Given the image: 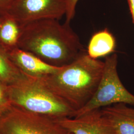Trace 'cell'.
Listing matches in <instances>:
<instances>
[{"instance_id": "1", "label": "cell", "mask_w": 134, "mask_h": 134, "mask_svg": "<svg viewBox=\"0 0 134 134\" xmlns=\"http://www.w3.org/2000/svg\"><path fill=\"white\" fill-rule=\"evenodd\" d=\"M18 47L32 53L44 62L63 67L86 51L69 23L43 19L22 26Z\"/></svg>"}, {"instance_id": "2", "label": "cell", "mask_w": 134, "mask_h": 134, "mask_svg": "<svg viewBox=\"0 0 134 134\" xmlns=\"http://www.w3.org/2000/svg\"><path fill=\"white\" fill-rule=\"evenodd\" d=\"M104 62L85 53L57 72L42 77L55 93L76 111L89 102L98 86Z\"/></svg>"}, {"instance_id": "3", "label": "cell", "mask_w": 134, "mask_h": 134, "mask_svg": "<svg viewBox=\"0 0 134 134\" xmlns=\"http://www.w3.org/2000/svg\"><path fill=\"white\" fill-rule=\"evenodd\" d=\"M9 99L13 106L55 119L73 117L75 110L47 86L42 77L24 74L7 86Z\"/></svg>"}, {"instance_id": "4", "label": "cell", "mask_w": 134, "mask_h": 134, "mask_svg": "<svg viewBox=\"0 0 134 134\" xmlns=\"http://www.w3.org/2000/svg\"><path fill=\"white\" fill-rule=\"evenodd\" d=\"M104 62L102 76L94 94L86 105L75 112L73 117L117 103L134 106V95L125 88L118 74L117 55L107 57Z\"/></svg>"}, {"instance_id": "5", "label": "cell", "mask_w": 134, "mask_h": 134, "mask_svg": "<svg viewBox=\"0 0 134 134\" xmlns=\"http://www.w3.org/2000/svg\"><path fill=\"white\" fill-rule=\"evenodd\" d=\"M0 134H72L55 118L13 106L0 121Z\"/></svg>"}, {"instance_id": "6", "label": "cell", "mask_w": 134, "mask_h": 134, "mask_svg": "<svg viewBox=\"0 0 134 134\" xmlns=\"http://www.w3.org/2000/svg\"><path fill=\"white\" fill-rule=\"evenodd\" d=\"M5 13L23 26L47 19L60 20L66 13V0H15Z\"/></svg>"}, {"instance_id": "7", "label": "cell", "mask_w": 134, "mask_h": 134, "mask_svg": "<svg viewBox=\"0 0 134 134\" xmlns=\"http://www.w3.org/2000/svg\"><path fill=\"white\" fill-rule=\"evenodd\" d=\"M72 134H114L112 126L101 109L77 117L56 119Z\"/></svg>"}, {"instance_id": "8", "label": "cell", "mask_w": 134, "mask_h": 134, "mask_svg": "<svg viewBox=\"0 0 134 134\" xmlns=\"http://www.w3.org/2000/svg\"><path fill=\"white\" fill-rule=\"evenodd\" d=\"M10 58L20 71L30 76L43 77L57 72L56 67L44 62L32 53L16 47L8 51Z\"/></svg>"}, {"instance_id": "9", "label": "cell", "mask_w": 134, "mask_h": 134, "mask_svg": "<svg viewBox=\"0 0 134 134\" xmlns=\"http://www.w3.org/2000/svg\"><path fill=\"white\" fill-rule=\"evenodd\" d=\"M117 103L101 108L114 134H134V108Z\"/></svg>"}, {"instance_id": "10", "label": "cell", "mask_w": 134, "mask_h": 134, "mask_svg": "<svg viewBox=\"0 0 134 134\" xmlns=\"http://www.w3.org/2000/svg\"><path fill=\"white\" fill-rule=\"evenodd\" d=\"M2 23L0 26V46L8 52L18 47L22 26L14 19L5 13H0Z\"/></svg>"}, {"instance_id": "11", "label": "cell", "mask_w": 134, "mask_h": 134, "mask_svg": "<svg viewBox=\"0 0 134 134\" xmlns=\"http://www.w3.org/2000/svg\"><path fill=\"white\" fill-rule=\"evenodd\" d=\"M115 47V37L109 30L104 29L92 35L88 43L87 53L91 57L97 59L113 53Z\"/></svg>"}, {"instance_id": "12", "label": "cell", "mask_w": 134, "mask_h": 134, "mask_svg": "<svg viewBox=\"0 0 134 134\" xmlns=\"http://www.w3.org/2000/svg\"><path fill=\"white\" fill-rule=\"evenodd\" d=\"M24 75L10 59L8 52L0 46V83L8 86Z\"/></svg>"}, {"instance_id": "13", "label": "cell", "mask_w": 134, "mask_h": 134, "mask_svg": "<svg viewBox=\"0 0 134 134\" xmlns=\"http://www.w3.org/2000/svg\"><path fill=\"white\" fill-rule=\"evenodd\" d=\"M7 92V86L0 83V121L12 108Z\"/></svg>"}, {"instance_id": "14", "label": "cell", "mask_w": 134, "mask_h": 134, "mask_svg": "<svg viewBox=\"0 0 134 134\" xmlns=\"http://www.w3.org/2000/svg\"><path fill=\"white\" fill-rule=\"evenodd\" d=\"M79 0H66V23H69L74 19L77 4Z\"/></svg>"}, {"instance_id": "15", "label": "cell", "mask_w": 134, "mask_h": 134, "mask_svg": "<svg viewBox=\"0 0 134 134\" xmlns=\"http://www.w3.org/2000/svg\"><path fill=\"white\" fill-rule=\"evenodd\" d=\"M15 0H0V12L8 9Z\"/></svg>"}, {"instance_id": "16", "label": "cell", "mask_w": 134, "mask_h": 134, "mask_svg": "<svg viewBox=\"0 0 134 134\" xmlns=\"http://www.w3.org/2000/svg\"><path fill=\"white\" fill-rule=\"evenodd\" d=\"M129 5L130 13L134 24V0H127Z\"/></svg>"}, {"instance_id": "17", "label": "cell", "mask_w": 134, "mask_h": 134, "mask_svg": "<svg viewBox=\"0 0 134 134\" xmlns=\"http://www.w3.org/2000/svg\"><path fill=\"white\" fill-rule=\"evenodd\" d=\"M1 23H2V16H1V15H0V26H1Z\"/></svg>"}]
</instances>
